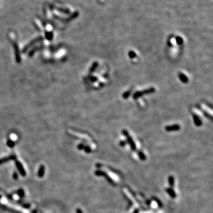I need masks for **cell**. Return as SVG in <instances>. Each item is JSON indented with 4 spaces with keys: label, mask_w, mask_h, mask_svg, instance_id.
I'll return each instance as SVG.
<instances>
[{
    "label": "cell",
    "mask_w": 213,
    "mask_h": 213,
    "mask_svg": "<svg viewBox=\"0 0 213 213\" xmlns=\"http://www.w3.org/2000/svg\"><path fill=\"white\" fill-rule=\"evenodd\" d=\"M94 173H95V175L97 176H102L106 178V181H107L108 183H110V184H111V185H112V186H116V183L114 181L113 179H112L106 172H104V171H102V170L98 169L95 171Z\"/></svg>",
    "instance_id": "1"
},
{
    "label": "cell",
    "mask_w": 213,
    "mask_h": 213,
    "mask_svg": "<svg viewBox=\"0 0 213 213\" xmlns=\"http://www.w3.org/2000/svg\"><path fill=\"white\" fill-rule=\"evenodd\" d=\"M15 165H16V167L17 168L18 171H19V173H20L22 176H25L26 175V172L25 171L24 168L22 164L21 163V162H20L18 160H15Z\"/></svg>",
    "instance_id": "2"
},
{
    "label": "cell",
    "mask_w": 213,
    "mask_h": 213,
    "mask_svg": "<svg viewBox=\"0 0 213 213\" xmlns=\"http://www.w3.org/2000/svg\"><path fill=\"white\" fill-rule=\"evenodd\" d=\"M126 139H127V143H128L130 145V148H131V150L133 151H135L136 150V143H135L134 141L133 140L132 137L130 136V135H128L127 136H126Z\"/></svg>",
    "instance_id": "3"
},
{
    "label": "cell",
    "mask_w": 213,
    "mask_h": 213,
    "mask_svg": "<svg viewBox=\"0 0 213 213\" xmlns=\"http://www.w3.org/2000/svg\"><path fill=\"white\" fill-rule=\"evenodd\" d=\"M181 127L179 124H173V125H167V126L165 127V129L166 131L167 132H170V131H178V130H180Z\"/></svg>",
    "instance_id": "4"
},
{
    "label": "cell",
    "mask_w": 213,
    "mask_h": 213,
    "mask_svg": "<svg viewBox=\"0 0 213 213\" xmlns=\"http://www.w3.org/2000/svg\"><path fill=\"white\" fill-rule=\"evenodd\" d=\"M192 117H193L194 121V123L195 124L196 126L197 127L201 126L203 123H202V121L201 120L200 118H199L197 115L195 114H192Z\"/></svg>",
    "instance_id": "5"
},
{
    "label": "cell",
    "mask_w": 213,
    "mask_h": 213,
    "mask_svg": "<svg viewBox=\"0 0 213 213\" xmlns=\"http://www.w3.org/2000/svg\"><path fill=\"white\" fill-rule=\"evenodd\" d=\"M165 191H166V192L167 193V194L170 196L172 198H176V193L175 192V191L173 190V189L172 188H167L165 190Z\"/></svg>",
    "instance_id": "6"
},
{
    "label": "cell",
    "mask_w": 213,
    "mask_h": 213,
    "mask_svg": "<svg viewBox=\"0 0 213 213\" xmlns=\"http://www.w3.org/2000/svg\"><path fill=\"white\" fill-rule=\"evenodd\" d=\"M178 78L181 80V81L184 83H187L189 81L187 76L182 72L178 73Z\"/></svg>",
    "instance_id": "7"
},
{
    "label": "cell",
    "mask_w": 213,
    "mask_h": 213,
    "mask_svg": "<svg viewBox=\"0 0 213 213\" xmlns=\"http://www.w3.org/2000/svg\"><path fill=\"white\" fill-rule=\"evenodd\" d=\"M45 173V167L43 165H40L37 172V175L39 178H43Z\"/></svg>",
    "instance_id": "8"
},
{
    "label": "cell",
    "mask_w": 213,
    "mask_h": 213,
    "mask_svg": "<svg viewBox=\"0 0 213 213\" xmlns=\"http://www.w3.org/2000/svg\"><path fill=\"white\" fill-rule=\"evenodd\" d=\"M15 159H16V157H15V155H12V156H10L7 157H4V158H2L0 159V165L7 162L11 160H14Z\"/></svg>",
    "instance_id": "9"
},
{
    "label": "cell",
    "mask_w": 213,
    "mask_h": 213,
    "mask_svg": "<svg viewBox=\"0 0 213 213\" xmlns=\"http://www.w3.org/2000/svg\"><path fill=\"white\" fill-rule=\"evenodd\" d=\"M156 91V89H155V88H153V87H151V88H149L148 89H146L142 91V94L143 95H148V94H153Z\"/></svg>",
    "instance_id": "10"
},
{
    "label": "cell",
    "mask_w": 213,
    "mask_h": 213,
    "mask_svg": "<svg viewBox=\"0 0 213 213\" xmlns=\"http://www.w3.org/2000/svg\"><path fill=\"white\" fill-rule=\"evenodd\" d=\"M152 199L153 201H155V203H156V204H157V206H158L160 208H163V205L162 202L161 200H160V199H159V198H157V197H154V196H153V197H152Z\"/></svg>",
    "instance_id": "11"
},
{
    "label": "cell",
    "mask_w": 213,
    "mask_h": 213,
    "mask_svg": "<svg viewBox=\"0 0 213 213\" xmlns=\"http://www.w3.org/2000/svg\"><path fill=\"white\" fill-rule=\"evenodd\" d=\"M168 184L169 185L170 188H173L175 185V178L172 175L169 176Z\"/></svg>",
    "instance_id": "12"
},
{
    "label": "cell",
    "mask_w": 213,
    "mask_h": 213,
    "mask_svg": "<svg viewBox=\"0 0 213 213\" xmlns=\"http://www.w3.org/2000/svg\"><path fill=\"white\" fill-rule=\"evenodd\" d=\"M137 155H138L140 159L141 160H142V161H144V160H146V155H144V153L142 151V150H137Z\"/></svg>",
    "instance_id": "13"
},
{
    "label": "cell",
    "mask_w": 213,
    "mask_h": 213,
    "mask_svg": "<svg viewBox=\"0 0 213 213\" xmlns=\"http://www.w3.org/2000/svg\"><path fill=\"white\" fill-rule=\"evenodd\" d=\"M98 66V63L97 62H94L93 63V65H92L91 68L90 70H89V73L90 74H92V73L94 72L95 70H96V69L97 68Z\"/></svg>",
    "instance_id": "14"
},
{
    "label": "cell",
    "mask_w": 213,
    "mask_h": 213,
    "mask_svg": "<svg viewBox=\"0 0 213 213\" xmlns=\"http://www.w3.org/2000/svg\"><path fill=\"white\" fill-rule=\"evenodd\" d=\"M143 94H142V91H137L135 93H134L133 95V98L134 100H137L138 98H139L140 97L143 96Z\"/></svg>",
    "instance_id": "15"
},
{
    "label": "cell",
    "mask_w": 213,
    "mask_h": 213,
    "mask_svg": "<svg viewBox=\"0 0 213 213\" xmlns=\"http://www.w3.org/2000/svg\"><path fill=\"white\" fill-rule=\"evenodd\" d=\"M131 91H130V90L127 91H125V93H123V95H122V97H123L124 99H125H125H127L130 96V95H131Z\"/></svg>",
    "instance_id": "16"
},
{
    "label": "cell",
    "mask_w": 213,
    "mask_h": 213,
    "mask_svg": "<svg viewBox=\"0 0 213 213\" xmlns=\"http://www.w3.org/2000/svg\"><path fill=\"white\" fill-rule=\"evenodd\" d=\"M176 39V42L178 44V45H182L183 43H184V40H183L182 38L180 36H176L175 38Z\"/></svg>",
    "instance_id": "17"
},
{
    "label": "cell",
    "mask_w": 213,
    "mask_h": 213,
    "mask_svg": "<svg viewBox=\"0 0 213 213\" xmlns=\"http://www.w3.org/2000/svg\"><path fill=\"white\" fill-rule=\"evenodd\" d=\"M197 107H198V108H199V110H201V111H202V112H203V114H204V116H205V117H207V118H210V119H211H211H212V116H211V115L208 114V112H206V111H204V110H203V109H202V108H201V107H200V106H197Z\"/></svg>",
    "instance_id": "18"
},
{
    "label": "cell",
    "mask_w": 213,
    "mask_h": 213,
    "mask_svg": "<svg viewBox=\"0 0 213 213\" xmlns=\"http://www.w3.org/2000/svg\"><path fill=\"white\" fill-rule=\"evenodd\" d=\"M128 55H129V57H130V59H134V58H135V57H136V56H137V55H136V53H135V52H134V51H129V53H128Z\"/></svg>",
    "instance_id": "19"
},
{
    "label": "cell",
    "mask_w": 213,
    "mask_h": 213,
    "mask_svg": "<svg viewBox=\"0 0 213 213\" xmlns=\"http://www.w3.org/2000/svg\"><path fill=\"white\" fill-rule=\"evenodd\" d=\"M17 194L19 195V196L20 198H23V197H24V190L23 189H20L18 191Z\"/></svg>",
    "instance_id": "20"
},
{
    "label": "cell",
    "mask_w": 213,
    "mask_h": 213,
    "mask_svg": "<svg viewBox=\"0 0 213 213\" xmlns=\"http://www.w3.org/2000/svg\"><path fill=\"white\" fill-rule=\"evenodd\" d=\"M83 149H84L85 152L86 153H89L91 152V149L90 147H89L88 146H85Z\"/></svg>",
    "instance_id": "21"
},
{
    "label": "cell",
    "mask_w": 213,
    "mask_h": 213,
    "mask_svg": "<svg viewBox=\"0 0 213 213\" xmlns=\"http://www.w3.org/2000/svg\"><path fill=\"white\" fill-rule=\"evenodd\" d=\"M127 143L126 141L121 140V141H120V142L119 145L121 147H124L125 145H126Z\"/></svg>",
    "instance_id": "22"
},
{
    "label": "cell",
    "mask_w": 213,
    "mask_h": 213,
    "mask_svg": "<svg viewBox=\"0 0 213 213\" xmlns=\"http://www.w3.org/2000/svg\"><path fill=\"white\" fill-rule=\"evenodd\" d=\"M121 132H122V134H123V135H124L125 137H126V136H127L128 135H129V132H128L127 130H122Z\"/></svg>",
    "instance_id": "23"
},
{
    "label": "cell",
    "mask_w": 213,
    "mask_h": 213,
    "mask_svg": "<svg viewBox=\"0 0 213 213\" xmlns=\"http://www.w3.org/2000/svg\"><path fill=\"white\" fill-rule=\"evenodd\" d=\"M13 178H14V179H15V180H17V179H18V178H19V175H18L17 173L16 172H14V173H13Z\"/></svg>",
    "instance_id": "24"
},
{
    "label": "cell",
    "mask_w": 213,
    "mask_h": 213,
    "mask_svg": "<svg viewBox=\"0 0 213 213\" xmlns=\"http://www.w3.org/2000/svg\"><path fill=\"white\" fill-rule=\"evenodd\" d=\"M91 81L93 82H96L97 81H98V78L95 77V76H91Z\"/></svg>",
    "instance_id": "25"
},
{
    "label": "cell",
    "mask_w": 213,
    "mask_h": 213,
    "mask_svg": "<svg viewBox=\"0 0 213 213\" xmlns=\"http://www.w3.org/2000/svg\"><path fill=\"white\" fill-rule=\"evenodd\" d=\"M84 144H79L78 145V149L79 150H82V149H83V148H84Z\"/></svg>",
    "instance_id": "26"
},
{
    "label": "cell",
    "mask_w": 213,
    "mask_h": 213,
    "mask_svg": "<svg viewBox=\"0 0 213 213\" xmlns=\"http://www.w3.org/2000/svg\"><path fill=\"white\" fill-rule=\"evenodd\" d=\"M145 203L147 205L149 206V205H150V204H151V200L150 199H147V200H146Z\"/></svg>",
    "instance_id": "27"
},
{
    "label": "cell",
    "mask_w": 213,
    "mask_h": 213,
    "mask_svg": "<svg viewBox=\"0 0 213 213\" xmlns=\"http://www.w3.org/2000/svg\"><path fill=\"white\" fill-rule=\"evenodd\" d=\"M8 145L10 147V148H13V146L14 145V142H11V141H10V142H8Z\"/></svg>",
    "instance_id": "28"
},
{
    "label": "cell",
    "mask_w": 213,
    "mask_h": 213,
    "mask_svg": "<svg viewBox=\"0 0 213 213\" xmlns=\"http://www.w3.org/2000/svg\"><path fill=\"white\" fill-rule=\"evenodd\" d=\"M139 212H140L139 209L136 208V209H135L133 211V213H139Z\"/></svg>",
    "instance_id": "29"
},
{
    "label": "cell",
    "mask_w": 213,
    "mask_h": 213,
    "mask_svg": "<svg viewBox=\"0 0 213 213\" xmlns=\"http://www.w3.org/2000/svg\"><path fill=\"white\" fill-rule=\"evenodd\" d=\"M96 166L97 167H98V168H101V167H102V165L100 163H97L96 164Z\"/></svg>",
    "instance_id": "30"
},
{
    "label": "cell",
    "mask_w": 213,
    "mask_h": 213,
    "mask_svg": "<svg viewBox=\"0 0 213 213\" xmlns=\"http://www.w3.org/2000/svg\"><path fill=\"white\" fill-rule=\"evenodd\" d=\"M76 213H83V212H82V210H81V209H79V208H78L77 210H76Z\"/></svg>",
    "instance_id": "31"
},
{
    "label": "cell",
    "mask_w": 213,
    "mask_h": 213,
    "mask_svg": "<svg viewBox=\"0 0 213 213\" xmlns=\"http://www.w3.org/2000/svg\"><path fill=\"white\" fill-rule=\"evenodd\" d=\"M1 198H2V197H1V196L0 195V199H1Z\"/></svg>",
    "instance_id": "32"
}]
</instances>
